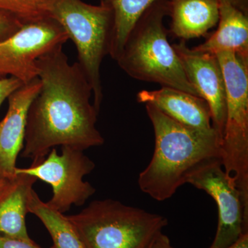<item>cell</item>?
<instances>
[{
	"instance_id": "cell-23",
	"label": "cell",
	"mask_w": 248,
	"mask_h": 248,
	"mask_svg": "<svg viewBox=\"0 0 248 248\" xmlns=\"http://www.w3.org/2000/svg\"><path fill=\"white\" fill-rule=\"evenodd\" d=\"M227 248H248V232L244 233L237 241Z\"/></svg>"
},
{
	"instance_id": "cell-18",
	"label": "cell",
	"mask_w": 248,
	"mask_h": 248,
	"mask_svg": "<svg viewBox=\"0 0 248 248\" xmlns=\"http://www.w3.org/2000/svg\"><path fill=\"white\" fill-rule=\"evenodd\" d=\"M47 0H0V11L11 15L23 24L46 18Z\"/></svg>"
},
{
	"instance_id": "cell-14",
	"label": "cell",
	"mask_w": 248,
	"mask_h": 248,
	"mask_svg": "<svg viewBox=\"0 0 248 248\" xmlns=\"http://www.w3.org/2000/svg\"><path fill=\"white\" fill-rule=\"evenodd\" d=\"M218 4L219 19L217 31L194 48L214 55L232 52L248 57V15L234 6L231 0H218Z\"/></svg>"
},
{
	"instance_id": "cell-2",
	"label": "cell",
	"mask_w": 248,
	"mask_h": 248,
	"mask_svg": "<svg viewBox=\"0 0 248 248\" xmlns=\"http://www.w3.org/2000/svg\"><path fill=\"white\" fill-rule=\"evenodd\" d=\"M153 124L155 151L140 174V190L158 202L171 198L192 173L215 161H222L221 140L213 129L188 128L171 120L151 104H145Z\"/></svg>"
},
{
	"instance_id": "cell-11",
	"label": "cell",
	"mask_w": 248,
	"mask_h": 248,
	"mask_svg": "<svg viewBox=\"0 0 248 248\" xmlns=\"http://www.w3.org/2000/svg\"><path fill=\"white\" fill-rule=\"evenodd\" d=\"M41 86L40 79L36 78L8 97L7 113L0 122V177L16 176V160L24 147L28 112Z\"/></svg>"
},
{
	"instance_id": "cell-1",
	"label": "cell",
	"mask_w": 248,
	"mask_h": 248,
	"mask_svg": "<svg viewBox=\"0 0 248 248\" xmlns=\"http://www.w3.org/2000/svg\"><path fill=\"white\" fill-rule=\"evenodd\" d=\"M62 47L37 61L42 86L28 112L22 154L32 164L55 146L84 151L104 142L96 127L99 112L91 102L92 87L79 63H70Z\"/></svg>"
},
{
	"instance_id": "cell-17",
	"label": "cell",
	"mask_w": 248,
	"mask_h": 248,
	"mask_svg": "<svg viewBox=\"0 0 248 248\" xmlns=\"http://www.w3.org/2000/svg\"><path fill=\"white\" fill-rule=\"evenodd\" d=\"M157 0H101L113 14V31L110 48V58H119L130 31L139 19Z\"/></svg>"
},
{
	"instance_id": "cell-25",
	"label": "cell",
	"mask_w": 248,
	"mask_h": 248,
	"mask_svg": "<svg viewBox=\"0 0 248 248\" xmlns=\"http://www.w3.org/2000/svg\"><path fill=\"white\" fill-rule=\"evenodd\" d=\"M13 179H0V196L2 195L4 191L9 187Z\"/></svg>"
},
{
	"instance_id": "cell-16",
	"label": "cell",
	"mask_w": 248,
	"mask_h": 248,
	"mask_svg": "<svg viewBox=\"0 0 248 248\" xmlns=\"http://www.w3.org/2000/svg\"><path fill=\"white\" fill-rule=\"evenodd\" d=\"M28 210L38 217L48 230L53 241L52 248H85L68 216L41 200L33 189L29 196Z\"/></svg>"
},
{
	"instance_id": "cell-26",
	"label": "cell",
	"mask_w": 248,
	"mask_h": 248,
	"mask_svg": "<svg viewBox=\"0 0 248 248\" xmlns=\"http://www.w3.org/2000/svg\"><path fill=\"white\" fill-rule=\"evenodd\" d=\"M0 179H6V178H1V177H0Z\"/></svg>"
},
{
	"instance_id": "cell-19",
	"label": "cell",
	"mask_w": 248,
	"mask_h": 248,
	"mask_svg": "<svg viewBox=\"0 0 248 248\" xmlns=\"http://www.w3.org/2000/svg\"><path fill=\"white\" fill-rule=\"evenodd\" d=\"M23 25L17 18L0 11V42L14 35Z\"/></svg>"
},
{
	"instance_id": "cell-20",
	"label": "cell",
	"mask_w": 248,
	"mask_h": 248,
	"mask_svg": "<svg viewBox=\"0 0 248 248\" xmlns=\"http://www.w3.org/2000/svg\"><path fill=\"white\" fill-rule=\"evenodd\" d=\"M24 85L20 80L15 78H7L0 79V107L5 99Z\"/></svg>"
},
{
	"instance_id": "cell-5",
	"label": "cell",
	"mask_w": 248,
	"mask_h": 248,
	"mask_svg": "<svg viewBox=\"0 0 248 248\" xmlns=\"http://www.w3.org/2000/svg\"><path fill=\"white\" fill-rule=\"evenodd\" d=\"M45 14L63 28L76 45L77 62L92 87L93 104L99 112L104 99L101 66L110 53L112 10L102 2L94 6L81 0H47Z\"/></svg>"
},
{
	"instance_id": "cell-24",
	"label": "cell",
	"mask_w": 248,
	"mask_h": 248,
	"mask_svg": "<svg viewBox=\"0 0 248 248\" xmlns=\"http://www.w3.org/2000/svg\"><path fill=\"white\" fill-rule=\"evenodd\" d=\"M234 6L248 15V0H231Z\"/></svg>"
},
{
	"instance_id": "cell-10",
	"label": "cell",
	"mask_w": 248,
	"mask_h": 248,
	"mask_svg": "<svg viewBox=\"0 0 248 248\" xmlns=\"http://www.w3.org/2000/svg\"><path fill=\"white\" fill-rule=\"evenodd\" d=\"M182 62L189 82L199 95L208 103L212 125L221 140L226 114V91L224 77L216 55L190 48L186 42L172 45Z\"/></svg>"
},
{
	"instance_id": "cell-7",
	"label": "cell",
	"mask_w": 248,
	"mask_h": 248,
	"mask_svg": "<svg viewBox=\"0 0 248 248\" xmlns=\"http://www.w3.org/2000/svg\"><path fill=\"white\" fill-rule=\"evenodd\" d=\"M94 167L95 164L84 151L63 146L61 154L53 148L45 159L32 164L31 167L16 168L15 174H28L50 184L53 195L47 203L63 213L73 205H84L94 195V187L83 179Z\"/></svg>"
},
{
	"instance_id": "cell-3",
	"label": "cell",
	"mask_w": 248,
	"mask_h": 248,
	"mask_svg": "<svg viewBox=\"0 0 248 248\" xmlns=\"http://www.w3.org/2000/svg\"><path fill=\"white\" fill-rule=\"evenodd\" d=\"M169 14V0H157L152 4L130 31L116 62L133 79L200 97L168 40L164 19Z\"/></svg>"
},
{
	"instance_id": "cell-4",
	"label": "cell",
	"mask_w": 248,
	"mask_h": 248,
	"mask_svg": "<svg viewBox=\"0 0 248 248\" xmlns=\"http://www.w3.org/2000/svg\"><path fill=\"white\" fill-rule=\"evenodd\" d=\"M68 218L85 248H150L169 223L162 215L113 200L94 201Z\"/></svg>"
},
{
	"instance_id": "cell-8",
	"label": "cell",
	"mask_w": 248,
	"mask_h": 248,
	"mask_svg": "<svg viewBox=\"0 0 248 248\" xmlns=\"http://www.w3.org/2000/svg\"><path fill=\"white\" fill-rule=\"evenodd\" d=\"M68 40L63 28L50 18L24 24L0 42V79L11 77L29 84L38 78L37 60Z\"/></svg>"
},
{
	"instance_id": "cell-9",
	"label": "cell",
	"mask_w": 248,
	"mask_h": 248,
	"mask_svg": "<svg viewBox=\"0 0 248 248\" xmlns=\"http://www.w3.org/2000/svg\"><path fill=\"white\" fill-rule=\"evenodd\" d=\"M187 184L205 191L218 207L216 235L209 248H227L248 232V204L234 178L223 169L221 161H213L197 170Z\"/></svg>"
},
{
	"instance_id": "cell-15",
	"label": "cell",
	"mask_w": 248,
	"mask_h": 248,
	"mask_svg": "<svg viewBox=\"0 0 248 248\" xmlns=\"http://www.w3.org/2000/svg\"><path fill=\"white\" fill-rule=\"evenodd\" d=\"M37 179L25 174H16L9 187L0 196V236L31 241L26 226L28 203Z\"/></svg>"
},
{
	"instance_id": "cell-6",
	"label": "cell",
	"mask_w": 248,
	"mask_h": 248,
	"mask_svg": "<svg viewBox=\"0 0 248 248\" xmlns=\"http://www.w3.org/2000/svg\"><path fill=\"white\" fill-rule=\"evenodd\" d=\"M226 91V114L221 146L222 165L234 178L248 204V57L217 54Z\"/></svg>"
},
{
	"instance_id": "cell-12",
	"label": "cell",
	"mask_w": 248,
	"mask_h": 248,
	"mask_svg": "<svg viewBox=\"0 0 248 248\" xmlns=\"http://www.w3.org/2000/svg\"><path fill=\"white\" fill-rule=\"evenodd\" d=\"M137 100L154 106L171 120L188 128L213 129L208 103L198 96L172 88L161 87L155 91H140Z\"/></svg>"
},
{
	"instance_id": "cell-13",
	"label": "cell",
	"mask_w": 248,
	"mask_h": 248,
	"mask_svg": "<svg viewBox=\"0 0 248 248\" xmlns=\"http://www.w3.org/2000/svg\"><path fill=\"white\" fill-rule=\"evenodd\" d=\"M170 31L181 41L207 35L219 19L218 0H169Z\"/></svg>"
},
{
	"instance_id": "cell-21",
	"label": "cell",
	"mask_w": 248,
	"mask_h": 248,
	"mask_svg": "<svg viewBox=\"0 0 248 248\" xmlns=\"http://www.w3.org/2000/svg\"><path fill=\"white\" fill-rule=\"evenodd\" d=\"M0 248H42L32 240L25 241L0 236Z\"/></svg>"
},
{
	"instance_id": "cell-22",
	"label": "cell",
	"mask_w": 248,
	"mask_h": 248,
	"mask_svg": "<svg viewBox=\"0 0 248 248\" xmlns=\"http://www.w3.org/2000/svg\"><path fill=\"white\" fill-rule=\"evenodd\" d=\"M150 248H174L170 244L169 238L166 235L161 233L157 236Z\"/></svg>"
}]
</instances>
